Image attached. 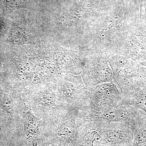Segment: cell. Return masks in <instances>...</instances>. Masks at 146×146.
<instances>
[{"mask_svg":"<svg viewBox=\"0 0 146 146\" xmlns=\"http://www.w3.org/2000/svg\"><path fill=\"white\" fill-rule=\"evenodd\" d=\"M113 80L124 97L130 96L146 85V68L129 58L110 60Z\"/></svg>","mask_w":146,"mask_h":146,"instance_id":"cell-1","label":"cell"},{"mask_svg":"<svg viewBox=\"0 0 146 146\" xmlns=\"http://www.w3.org/2000/svg\"><path fill=\"white\" fill-rule=\"evenodd\" d=\"M140 109L127 105L110 109H96L87 107L84 109L82 118L105 123L117 122L136 119Z\"/></svg>","mask_w":146,"mask_h":146,"instance_id":"cell-2","label":"cell"},{"mask_svg":"<svg viewBox=\"0 0 146 146\" xmlns=\"http://www.w3.org/2000/svg\"><path fill=\"white\" fill-rule=\"evenodd\" d=\"M89 106L96 109L117 107L123 96L114 81L101 84L89 90Z\"/></svg>","mask_w":146,"mask_h":146,"instance_id":"cell-3","label":"cell"},{"mask_svg":"<svg viewBox=\"0 0 146 146\" xmlns=\"http://www.w3.org/2000/svg\"><path fill=\"white\" fill-rule=\"evenodd\" d=\"M136 119L117 122L106 123L102 143L110 146H133V130Z\"/></svg>","mask_w":146,"mask_h":146,"instance_id":"cell-4","label":"cell"},{"mask_svg":"<svg viewBox=\"0 0 146 146\" xmlns=\"http://www.w3.org/2000/svg\"><path fill=\"white\" fill-rule=\"evenodd\" d=\"M128 42L129 58L146 68V30L139 21L131 28Z\"/></svg>","mask_w":146,"mask_h":146,"instance_id":"cell-5","label":"cell"},{"mask_svg":"<svg viewBox=\"0 0 146 146\" xmlns=\"http://www.w3.org/2000/svg\"><path fill=\"white\" fill-rule=\"evenodd\" d=\"M106 123L82 118L77 129L76 146H99L102 143L103 134Z\"/></svg>","mask_w":146,"mask_h":146,"instance_id":"cell-6","label":"cell"},{"mask_svg":"<svg viewBox=\"0 0 146 146\" xmlns=\"http://www.w3.org/2000/svg\"><path fill=\"white\" fill-rule=\"evenodd\" d=\"M113 81L111 67L104 60H93L88 64L84 75V85L88 90L99 84Z\"/></svg>","mask_w":146,"mask_h":146,"instance_id":"cell-7","label":"cell"},{"mask_svg":"<svg viewBox=\"0 0 146 146\" xmlns=\"http://www.w3.org/2000/svg\"><path fill=\"white\" fill-rule=\"evenodd\" d=\"M132 146H146V115L140 109L134 125Z\"/></svg>","mask_w":146,"mask_h":146,"instance_id":"cell-8","label":"cell"},{"mask_svg":"<svg viewBox=\"0 0 146 146\" xmlns=\"http://www.w3.org/2000/svg\"><path fill=\"white\" fill-rule=\"evenodd\" d=\"M123 105L137 108L146 115V85L134 94L124 97L119 106Z\"/></svg>","mask_w":146,"mask_h":146,"instance_id":"cell-9","label":"cell"},{"mask_svg":"<svg viewBox=\"0 0 146 146\" xmlns=\"http://www.w3.org/2000/svg\"><path fill=\"white\" fill-rule=\"evenodd\" d=\"M25 120L29 129L28 136L29 137H32L36 133L34 130L36 126V118L31 113L28 112L25 115Z\"/></svg>","mask_w":146,"mask_h":146,"instance_id":"cell-10","label":"cell"},{"mask_svg":"<svg viewBox=\"0 0 146 146\" xmlns=\"http://www.w3.org/2000/svg\"><path fill=\"white\" fill-rule=\"evenodd\" d=\"M7 7L12 11L21 8H26L27 3L23 0H5Z\"/></svg>","mask_w":146,"mask_h":146,"instance_id":"cell-11","label":"cell"},{"mask_svg":"<svg viewBox=\"0 0 146 146\" xmlns=\"http://www.w3.org/2000/svg\"><path fill=\"white\" fill-rule=\"evenodd\" d=\"M3 104L7 110L11 109L13 107V102L11 98L7 95H5L3 99Z\"/></svg>","mask_w":146,"mask_h":146,"instance_id":"cell-12","label":"cell"},{"mask_svg":"<svg viewBox=\"0 0 146 146\" xmlns=\"http://www.w3.org/2000/svg\"><path fill=\"white\" fill-rule=\"evenodd\" d=\"M99 146H110L108 145H106V144H101V145H100Z\"/></svg>","mask_w":146,"mask_h":146,"instance_id":"cell-13","label":"cell"}]
</instances>
